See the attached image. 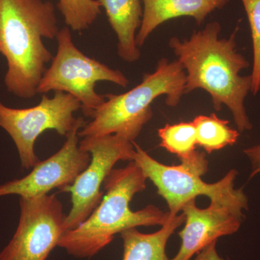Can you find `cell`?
<instances>
[{
  "label": "cell",
  "instance_id": "7a4b0ae2",
  "mask_svg": "<svg viewBox=\"0 0 260 260\" xmlns=\"http://www.w3.org/2000/svg\"><path fill=\"white\" fill-rule=\"evenodd\" d=\"M59 31L50 1L0 0V54L8 64L4 83L10 93L24 99L37 95L53 59L43 39H56Z\"/></svg>",
  "mask_w": 260,
  "mask_h": 260
},
{
  "label": "cell",
  "instance_id": "4fadbf2b",
  "mask_svg": "<svg viewBox=\"0 0 260 260\" xmlns=\"http://www.w3.org/2000/svg\"><path fill=\"white\" fill-rule=\"evenodd\" d=\"M117 37V53L127 63L139 60L141 53L136 37L141 25L143 10L140 0H99Z\"/></svg>",
  "mask_w": 260,
  "mask_h": 260
},
{
  "label": "cell",
  "instance_id": "ba28073f",
  "mask_svg": "<svg viewBox=\"0 0 260 260\" xmlns=\"http://www.w3.org/2000/svg\"><path fill=\"white\" fill-rule=\"evenodd\" d=\"M79 147L90 153L88 167L72 185L61 189L71 194L72 208L67 215V231L78 227L97 208L104 197L101 187L119 160H133V142L118 135L89 137L80 140Z\"/></svg>",
  "mask_w": 260,
  "mask_h": 260
},
{
  "label": "cell",
  "instance_id": "5bb4252c",
  "mask_svg": "<svg viewBox=\"0 0 260 260\" xmlns=\"http://www.w3.org/2000/svg\"><path fill=\"white\" fill-rule=\"evenodd\" d=\"M184 223V214L171 215L161 229L153 234H143L137 228L120 234L124 252L122 260H170L166 246L171 236Z\"/></svg>",
  "mask_w": 260,
  "mask_h": 260
},
{
  "label": "cell",
  "instance_id": "2e32d148",
  "mask_svg": "<svg viewBox=\"0 0 260 260\" xmlns=\"http://www.w3.org/2000/svg\"><path fill=\"white\" fill-rule=\"evenodd\" d=\"M160 146L177 155L181 161L188 160L197 153L196 128L193 121L166 124L158 129Z\"/></svg>",
  "mask_w": 260,
  "mask_h": 260
},
{
  "label": "cell",
  "instance_id": "6da1fadb",
  "mask_svg": "<svg viewBox=\"0 0 260 260\" xmlns=\"http://www.w3.org/2000/svg\"><path fill=\"white\" fill-rule=\"evenodd\" d=\"M239 28L228 39H220L221 25L210 22L189 39L172 37L169 46L186 73L184 93L203 89L210 94L214 109L223 105L232 112L240 133L252 128L246 114L245 99L250 93L251 75H241L250 64L237 49L236 37Z\"/></svg>",
  "mask_w": 260,
  "mask_h": 260
},
{
  "label": "cell",
  "instance_id": "d6986e66",
  "mask_svg": "<svg viewBox=\"0 0 260 260\" xmlns=\"http://www.w3.org/2000/svg\"><path fill=\"white\" fill-rule=\"evenodd\" d=\"M244 153L250 160L251 172L250 177H254L260 173V144L244 149Z\"/></svg>",
  "mask_w": 260,
  "mask_h": 260
},
{
  "label": "cell",
  "instance_id": "e0dca14e",
  "mask_svg": "<svg viewBox=\"0 0 260 260\" xmlns=\"http://www.w3.org/2000/svg\"><path fill=\"white\" fill-rule=\"evenodd\" d=\"M58 8L67 26L75 31L90 28L102 12L99 0H59Z\"/></svg>",
  "mask_w": 260,
  "mask_h": 260
},
{
  "label": "cell",
  "instance_id": "7c38bea8",
  "mask_svg": "<svg viewBox=\"0 0 260 260\" xmlns=\"http://www.w3.org/2000/svg\"><path fill=\"white\" fill-rule=\"evenodd\" d=\"M143 15L136 42L143 47L149 36L159 25L181 17L194 18L201 25L207 17L216 10L223 9L230 0H142Z\"/></svg>",
  "mask_w": 260,
  "mask_h": 260
},
{
  "label": "cell",
  "instance_id": "ac0fdd59",
  "mask_svg": "<svg viewBox=\"0 0 260 260\" xmlns=\"http://www.w3.org/2000/svg\"><path fill=\"white\" fill-rule=\"evenodd\" d=\"M245 10L252 39L253 63L251 70V93L254 95L260 90V0H241Z\"/></svg>",
  "mask_w": 260,
  "mask_h": 260
},
{
  "label": "cell",
  "instance_id": "8fae6325",
  "mask_svg": "<svg viewBox=\"0 0 260 260\" xmlns=\"http://www.w3.org/2000/svg\"><path fill=\"white\" fill-rule=\"evenodd\" d=\"M181 211L185 225L179 233L181 239L179 250L171 260H190L205 246L217 242L219 238L237 232L244 216L215 203L200 209L195 204V200L186 203Z\"/></svg>",
  "mask_w": 260,
  "mask_h": 260
},
{
  "label": "cell",
  "instance_id": "9c48e42d",
  "mask_svg": "<svg viewBox=\"0 0 260 260\" xmlns=\"http://www.w3.org/2000/svg\"><path fill=\"white\" fill-rule=\"evenodd\" d=\"M20 218L0 260H47L66 232L67 215L56 194L20 198Z\"/></svg>",
  "mask_w": 260,
  "mask_h": 260
},
{
  "label": "cell",
  "instance_id": "9a60e30c",
  "mask_svg": "<svg viewBox=\"0 0 260 260\" xmlns=\"http://www.w3.org/2000/svg\"><path fill=\"white\" fill-rule=\"evenodd\" d=\"M198 146L208 153L232 146L237 143L239 132L229 126V121L220 119L215 114L196 116L194 120Z\"/></svg>",
  "mask_w": 260,
  "mask_h": 260
},
{
  "label": "cell",
  "instance_id": "3957f363",
  "mask_svg": "<svg viewBox=\"0 0 260 260\" xmlns=\"http://www.w3.org/2000/svg\"><path fill=\"white\" fill-rule=\"evenodd\" d=\"M147 179L135 160L113 169L104 181L106 194L97 208L78 227L66 231L58 246L75 257L90 258L109 245L116 234L138 226L164 225L169 212L153 205L138 211L130 208L135 195L146 189Z\"/></svg>",
  "mask_w": 260,
  "mask_h": 260
},
{
  "label": "cell",
  "instance_id": "ffe728a7",
  "mask_svg": "<svg viewBox=\"0 0 260 260\" xmlns=\"http://www.w3.org/2000/svg\"><path fill=\"white\" fill-rule=\"evenodd\" d=\"M216 243H211L197 254L194 260H225L219 256L216 249Z\"/></svg>",
  "mask_w": 260,
  "mask_h": 260
},
{
  "label": "cell",
  "instance_id": "52a82bcc",
  "mask_svg": "<svg viewBox=\"0 0 260 260\" xmlns=\"http://www.w3.org/2000/svg\"><path fill=\"white\" fill-rule=\"evenodd\" d=\"M80 109L78 99L61 91L52 98L44 94L37 106L26 109L9 107L0 100V127L14 142L23 169H32L41 161L35 153L38 138L48 129L68 136L78 122L75 113Z\"/></svg>",
  "mask_w": 260,
  "mask_h": 260
},
{
  "label": "cell",
  "instance_id": "5b68a950",
  "mask_svg": "<svg viewBox=\"0 0 260 260\" xmlns=\"http://www.w3.org/2000/svg\"><path fill=\"white\" fill-rule=\"evenodd\" d=\"M135 151L133 160L141 168L147 179L157 188L159 195L167 202L169 213L176 215L191 200L204 195L210 203L227 207L239 215L248 210V199L242 189L234 188L237 171L232 169L217 182H205L202 177L208 170L204 153L180 165L167 166L152 158L139 145L133 142Z\"/></svg>",
  "mask_w": 260,
  "mask_h": 260
},
{
  "label": "cell",
  "instance_id": "277c9868",
  "mask_svg": "<svg viewBox=\"0 0 260 260\" xmlns=\"http://www.w3.org/2000/svg\"><path fill=\"white\" fill-rule=\"evenodd\" d=\"M186 73L177 60L162 58L153 73L143 75L141 83L124 93L104 95L105 102L92 120L78 133L80 138L118 135L133 142L153 116L151 104L164 95L167 105L177 107L184 95Z\"/></svg>",
  "mask_w": 260,
  "mask_h": 260
},
{
  "label": "cell",
  "instance_id": "8992f818",
  "mask_svg": "<svg viewBox=\"0 0 260 260\" xmlns=\"http://www.w3.org/2000/svg\"><path fill=\"white\" fill-rule=\"evenodd\" d=\"M56 39L55 56L43 75L38 93H69L79 101L83 115L93 118L106 100L104 95H99L95 90L96 84L107 81L126 88L129 80L120 70L109 68L83 54L73 42L68 26L59 29Z\"/></svg>",
  "mask_w": 260,
  "mask_h": 260
},
{
  "label": "cell",
  "instance_id": "30bf717a",
  "mask_svg": "<svg viewBox=\"0 0 260 260\" xmlns=\"http://www.w3.org/2000/svg\"><path fill=\"white\" fill-rule=\"evenodd\" d=\"M83 117L66 137L62 147L47 160L40 161L28 175L0 185V198L15 194L30 198L47 194L53 189L59 191L72 185L76 178L88 167L90 155L79 147L78 133L85 125Z\"/></svg>",
  "mask_w": 260,
  "mask_h": 260
}]
</instances>
